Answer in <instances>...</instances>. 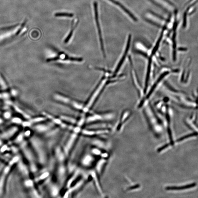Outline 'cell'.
Wrapping results in <instances>:
<instances>
[{"mask_svg":"<svg viewBox=\"0 0 198 198\" xmlns=\"http://www.w3.org/2000/svg\"><path fill=\"white\" fill-rule=\"evenodd\" d=\"M31 143L40 163L42 165L46 164L48 161L47 149L44 140L40 138L34 137L31 139Z\"/></svg>","mask_w":198,"mask_h":198,"instance_id":"obj_1","label":"cell"},{"mask_svg":"<svg viewBox=\"0 0 198 198\" xmlns=\"http://www.w3.org/2000/svg\"><path fill=\"white\" fill-rule=\"evenodd\" d=\"M79 134L74 132L72 133L62 146L63 151L66 157H68L74 149L77 142Z\"/></svg>","mask_w":198,"mask_h":198,"instance_id":"obj_2","label":"cell"},{"mask_svg":"<svg viewBox=\"0 0 198 198\" xmlns=\"http://www.w3.org/2000/svg\"><path fill=\"white\" fill-rule=\"evenodd\" d=\"M106 81H107V80L105 79H103L102 81H101L100 84H99V86L96 88L94 93H93L87 104L83 108V110L84 113L87 112L89 111V109L90 108L91 106H92L93 103L95 101L96 98L99 96L100 93L102 91V89L104 88L105 85L106 84Z\"/></svg>","mask_w":198,"mask_h":198,"instance_id":"obj_3","label":"cell"},{"mask_svg":"<svg viewBox=\"0 0 198 198\" xmlns=\"http://www.w3.org/2000/svg\"><path fill=\"white\" fill-rule=\"evenodd\" d=\"M67 168L63 163H59L56 168V176L60 186H62L66 181Z\"/></svg>","mask_w":198,"mask_h":198,"instance_id":"obj_4","label":"cell"},{"mask_svg":"<svg viewBox=\"0 0 198 198\" xmlns=\"http://www.w3.org/2000/svg\"><path fill=\"white\" fill-rule=\"evenodd\" d=\"M95 156L91 154L90 152L84 154L81 157L80 164L82 167L84 168H89L93 166L96 161Z\"/></svg>","mask_w":198,"mask_h":198,"instance_id":"obj_5","label":"cell"},{"mask_svg":"<svg viewBox=\"0 0 198 198\" xmlns=\"http://www.w3.org/2000/svg\"><path fill=\"white\" fill-rule=\"evenodd\" d=\"M54 127L55 124L51 121L48 123H39L36 124L33 127V129L36 132L44 134Z\"/></svg>","mask_w":198,"mask_h":198,"instance_id":"obj_6","label":"cell"},{"mask_svg":"<svg viewBox=\"0 0 198 198\" xmlns=\"http://www.w3.org/2000/svg\"><path fill=\"white\" fill-rule=\"evenodd\" d=\"M94 6L95 12V16L96 21V26H97L98 28V32H99V41H100L101 50H102V52L103 53V54H104V55L105 56V52L104 44H103L102 33H101L100 26L99 23V14H98V3L96 2H94Z\"/></svg>","mask_w":198,"mask_h":198,"instance_id":"obj_7","label":"cell"},{"mask_svg":"<svg viewBox=\"0 0 198 198\" xmlns=\"http://www.w3.org/2000/svg\"><path fill=\"white\" fill-rule=\"evenodd\" d=\"M108 129H82L81 133L83 135L87 136H93L102 135L105 134L108 132Z\"/></svg>","mask_w":198,"mask_h":198,"instance_id":"obj_8","label":"cell"},{"mask_svg":"<svg viewBox=\"0 0 198 198\" xmlns=\"http://www.w3.org/2000/svg\"><path fill=\"white\" fill-rule=\"evenodd\" d=\"M13 166L12 165L9 163L3 169L2 174L0 176V196H2L3 194L7 176L11 170V167Z\"/></svg>","mask_w":198,"mask_h":198,"instance_id":"obj_9","label":"cell"},{"mask_svg":"<svg viewBox=\"0 0 198 198\" xmlns=\"http://www.w3.org/2000/svg\"><path fill=\"white\" fill-rule=\"evenodd\" d=\"M54 157L59 163H63L66 157L60 146H57L54 150Z\"/></svg>","mask_w":198,"mask_h":198,"instance_id":"obj_10","label":"cell"},{"mask_svg":"<svg viewBox=\"0 0 198 198\" xmlns=\"http://www.w3.org/2000/svg\"><path fill=\"white\" fill-rule=\"evenodd\" d=\"M131 38V35H129V37H128L127 46L126 47L125 50L124 54L123 55L122 58H121L120 61L119 63H118L117 66H116L115 70L114 72V76L119 71L121 66H122L123 63H124L125 59L126 57V56H127L128 53V51L129 50V47H130Z\"/></svg>","mask_w":198,"mask_h":198,"instance_id":"obj_11","label":"cell"},{"mask_svg":"<svg viewBox=\"0 0 198 198\" xmlns=\"http://www.w3.org/2000/svg\"><path fill=\"white\" fill-rule=\"evenodd\" d=\"M81 169L76 168L74 172L72 173V175L71 176L70 178L68 179L66 184V187L67 189L69 188L72 185L76 180L77 179L78 177L81 175Z\"/></svg>","mask_w":198,"mask_h":198,"instance_id":"obj_12","label":"cell"},{"mask_svg":"<svg viewBox=\"0 0 198 198\" xmlns=\"http://www.w3.org/2000/svg\"><path fill=\"white\" fill-rule=\"evenodd\" d=\"M89 175L91 176V178L94 181L95 185L96 188L97 189L98 192L99 194H101V195H102V190L101 189L100 184L99 178H98L97 174H96L95 171L92 170L90 171Z\"/></svg>","mask_w":198,"mask_h":198,"instance_id":"obj_13","label":"cell"},{"mask_svg":"<svg viewBox=\"0 0 198 198\" xmlns=\"http://www.w3.org/2000/svg\"><path fill=\"white\" fill-rule=\"evenodd\" d=\"M59 184L55 183H50L49 184V190L51 197H57L59 194L60 192V187Z\"/></svg>","mask_w":198,"mask_h":198,"instance_id":"obj_14","label":"cell"},{"mask_svg":"<svg viewBox=\"0 0 198 198\" xmlns=\"http://www.w3.org/2000/svg\"><path fill=\"white\" fill-rule=\"evenodd\" d=\"M169 74V72H166L163 73V74H161V75L159 76V77L158 78L157 80L156 81L155 83H154V85H153V86L150 89V90L149 91L148 93V94L147 95V96H146V99H148L150 97L151 95H152L153 92H154L155 89L156 87H157L158 84L160 83L161 81L166 76H167V75Z\"/></svg>","mask_w":198,"mask_h":198,"instance_id":"obj_15","label":"cell"},{"mask_svg":"<svg viewBox=\"0 0 198 198\" xmlns=\"http://www.w3.org/2000/svg\"><path fill=\"white\" fill-rule=\"evenodd\" d=\"M106 160L101 158L96 163L95 166V171L98 175H100L102 173L103 168L104 167L105 164L106 163Z\"/></svg>","mask_w":198,"mask_h":198,"instance_id":"obj_16","label":"cell"},{"mask_svg":"<svg viewBox=\"0 0 198 198\" xmlns=\"http://www.w3.org/2000/svg\"><path fill=\"white\" fill-rule=\"evenodd\" d=\"M60 130L61 129L60 128L55 127L53 128L47 132L45 133L44 134L45 137L48 139L55 137L59 134Z\"/></svg>","mask_w":198,"mask_h":198,"instance_id":"obj_17","label":"cell"},{"mask_svg":"<svg viewBox=\"0 0 198 198\" xmlns=\"http://www.w3.org/2000/svg\"><path fill=\"white\" fill-rule=\"evenodd\" d=\"M85 181V180L84 179H80L76 184H74V185H72L71 187L68 188L67 190L69 194L80 188L81 186L84 185Z\"/></svg>","mask_w":198,"mask_h":198,"instance_id":"obj_18","label":"cell"},{"mask_svg":"<svg viewBox=\"0 0 198 198\" xmlns=\"http://www.w3.org/2000/svg\"><path fill=\"white\" fill-rule=\"evenodd\" d=\"M151 64H152V57H150L149 59L148 63V66L147 68V74H146L145 81V88L144 89V93H145L146 92V90H147L148 86V83L150 77V75Z\"/></svg>","mask_w":198,"mask_h":198,"instance_id":"obj_19","label":"cell"},{"mask_svg":"<svg viewBox=\"0 0 198 198\" xmlns=\"http://www.w3.org/2000/svg\"><path fill=\"white\" fill-rule=\"evenodd\" d=\"M109 1L119 6L126 13H127L130 16V17L134 20V21H137V19L136 17L134 15L131 13L130 11L128 10L125 7H124L123 5L121 4L120 3L118 2V1H116L115 0H109Z\"/></svg>","mask_w":198,"mask_h":198,"instance_id":"obj_20","label":"cell"},{"mask_svg":"<svg viewBox=\"0 0 198 198\" xmlns=\"http://www.w3.org/2000/svg\"><path fill=\"white\" fill-rule=\"evenodd\" d=\"M166 28H167V27H166V26H164L162 30V32L161 33L159 39H158L157 42L156 43L155 46H154V49L153 50L152 53H151V57H152V56H154L155 54L156 51H157V50L158 48H159V45L160 44L161 39H162L164 31L166 29Z\"/></svg>","mask_w":198,"mask_h":198,"instance_id":"obj_21","label":"cell"},{"mask_svg":"<svg viewBox=\"0 0 198 198\" xmlns=\"http://www.w3.org/2000/svg\"><path fill=\"white\" fill-rule=\"evenodd\" d=\"M18 130L17 127H13L10 129L9 130L7 131L2 134L3 137L4 139H8L12 137L15 133H16Z\"/></svg>","mask_w":198,"mask_h":198,"instance_id":"obj_22","label":"cell"},{"mask_svg":"<svg viewBox=\"0 0 198 198\" xmlns=\"http://www.w3.org/2000/svg\"><path fill=\"white\" fill-rule=\"evenodd\" d=\"M60 119L64 122L65 121V122L69 123L72 125H74V124H76L78 122V121L76 119L69 116H61L60 117Z\"/></svg>","mask_w":198,"mask_h":198,"instance_id":"obj_23","label":"cell"},{"mask_svg":"<svg viewBox=\"0 0 198 198\" xmlns=\"http://www.w3.org/2000/svg\"><path fill=\"white\" fill-rule=\"evenodd\" d=\"M54 97L56 100L65 103V104H69L71 102V99H69V98L59 94H55Z\"/></svg>","mask_w":198,"mask_h":198,"instance_id":"obj_24","label":"cell"},{"mask_svg":"<svg viewBox=\"0 0 198 198\" xmlns=\"http://www.w3.org/2000/svg\"><path fill=\"white\" fill-rule=\"evenodd\" d=\"M196 185V184L194 183H193L192 184L181 186V187H168L167 189L169 190H182L190 188L195 187Z\"/></svg>","mask_w":198,"mask_h":198,"instance_id":"obj_25","label":"cell"},{"mask_svg":"<svg viewBox=\"0 0 198 198\" xmlns=\"http://www.w3.org/2000/svg\"><path fill=\"white\" fill-rule=\"evenodd\" d=\"M9 87L5 80L0 74V89L3 91L7 90Z\"/></svg>","mask_w":198,"mask_h":198,"instance_id":"obj_26","label":"cell"},{"mask_svg":"<svg viewBox=\"0 0 198 198\" xmlns=\"http://www.w3.org/2000/svg\"><path fill=\"white\" fill-rule=\"evenodd\" d=\"M50 174V172L49 171H45V172H43L42 174H41L39 176H38L36 181L39 182V181H44L45 180L47 179L49 177Z\"/></svg>","mask_w":198,"mask_h":198,"instance_id":"obj_27","label":"cell"},{"mask_svg":"<svg viewBox=\"0 0 198 198\" xmlns=\"http://www.w3.org/2000/svg\"><path fill=\"white\" fill-rule=\"evenodd\" d=\"M47 119L46 116H41V117H38L33 118L31 119L30 121L32 123H39L43 121H44Z\"/></svg>","mask_w":198,"mask_h":198,"instance_id":"obj_28","label":"cell"},{"mask_svg":"<svg viewBox=\"0 0 198 198\" xmlns=\"http://www.w3.org/2000/svg\"><path fill=\"white\" fill-rule=\"evenodd\" d=\"M90 153L93 155L95 156H100L102 152H101V149L99 148L94 147L91 149Z\"/></svg>","mask_w":198,"mask_h":198,"instance_id":"obj_29","label":"cell"},{"mask_svg":"<svg viewBox=\"0 0 198 198\" xmlns=\"http://www.w3.org/2000/svg\"><path fill=\"white\" fill-rule=\"evenodd\" d=\"M56 17H72L74 14L72 13H57L54 15Z\"/></svg>","mask_w":198,"mask_h":198,"instance_id":"obj_30","label":"cell"},{"mask_svg":"<svg viewBox=\"0 0 198 198\" xmlns=\"http://www.w3.org/2000/svg\"><path fill=\"white\" fill-rule=\"evenodd\" d=\"M198 135V133L197 132L193 133H191V134H188L187 135L183 136L182 137L180 138L179 139H177V140L176 141H177V142H180V141L184 140V139H187V138L192 137V136H197Z\"/></svg>","mask_w":198,"mask_h":198,"instance_id":"obj_31","label":"cell"},{"mask_svg":"<svg viewBox=\"0 0 198 198\" xmlns=\"http://www.w3.org/2000/svg\"><path fill=\"white\" fill-rule=\"evenodd\" d=\"M25 184L26 187L29 188H32L34 187V182L32 180L28 179L25 182Z\"/></svg>","mask_w":198,"mask_h":198,"instance_id":"obj_32","label":"cell"},{"mask_svg":"<svg viewBox=\"0 0 198 198\" xmlns=\"http://www.w3.org/2000/svg\"><path fill=\"white\" fill-rule=\"evenodd\" d=\"M86 122V118L85 117V116L84 115H82V116H81V119H80L78 121L76 125H77V126L81 127Z\"/></svg>","mask_w":198,"mask_h":198,"instance_id":"obj_33","label":"cell"},{"mask_svg":"<svg viewBox=\"0 0 198 198\" xmlns=\"http://www.w3.org/2000/svg\"><path fill=\"white\" fill-rule=\"evenodd\" d=\"M73 107L78 110H83L84 107H83L82 105L79 102H76V101H73L72 103Z\"/></svg>","mask_w":198,"mask_h":198,"instance_id":"obj_34","label":"cell"},{"mask_svg":"<svg viewBox=\"0 0 198 198\" xmlns=\"http://www.w3.org/2000/svg\"><path fill=\"white\" fill-rule=\"evenodd\" d=\"M77 24H76L74 27L72 28V29H71V30L70 31V32H69V35L68 36L67 38H66L65 39V40L64 41V43L65 44L67 43L68 41H69L70 39H71L72 36L73 32L76 26H77Z\"/></svg>","mask_w":198,"mask_h":198,"instance_id":"obj_35","label":"cell"},{"mask_svg":"<svg viewBox=\"0 0 198 198\" xmlns=\"http://www.w3.org/2000/svg\"><path fill=\"white\" fill-rule=\"evenodd\" d=\"M3 116L5 119H9L11 117V113L9 111H6L2 113Z\"/></svg>","mask_w":198,"mask_h":198,"instance_id":"obj_36","label":"cell"},{"mask_svg":"<svg viewBox=\"0 0 198 198\" xmlns=\"http://www.w3.org/2000/svg\"><path fill=\"white\" fill-rule=\"evenodd\" d=\"M11 122L16 124H21L22 123L23 121L20 118L14 117L11 119Z\"/></svg>","mask_w":198,"mask_h":198,"instance_id":"obj_37","label":"cell"},{"mask_svg":"<svg viewBox=\"0 0 198 198\" xmlns=\"http://www.w3.org/2000/svg\"><path fill=\"white\" fill-rule=\"evenodd\" d=\"M32 189V194L33 196H34V197L37 198L41 197V196L37 192V190L34 189V187H33Z\"/></svg>","mask_w":198,"mask_h":198,"instance_id":"obj_38","label":"cell"},{"mask_svg":"<svg viewBox=\"0 0 198 198\" xmlns=\"http://www.w3.org/2000/svg\"><path fill=\"white\" fill-rule=\"evenodd\" d=\"M23 136L22 134H20L16 138V141L18 142H20L23 140Z\"/></svg>","mask_w":198,"mask_h":198,"instance_id":"obj_39","label":"cell"},{"mask_svg":"<svg viewBox=\"0 0 198 198\" xmlns=\"http://www.w3.org/2000/svg\"><path fill=\"white\" fill-rule=\"evenodd\" d=\"M23 126L25 127H30L32 125V123L30 121H25V122H23L22 123Z\"/></svg>","mask_w":198,"mask_h":198,"instance_id":"obj_40","label":"cell"},{"mask_svg":"<svg viewBox=\"0 0 198 198\" xmlns=\"http://www.w3.org/2000/svg\"><path fill=\"white\" fill-rule=\"evenodd\" d=\"M31 135V131L29 130L26 131L25 132L24 134V136H26V137H29Z\"/></svg>","mask_w":198,"mask_h":198,"instance_id":"obj_41","label":"cell"},{"mask_svg":"<svg viewBox=\"0 0 198 198\" xmlns=\"http://www.w3.org/2000/svg\"><path fill=\"white\" fill-rule=\"evenodd\" d=\"M8 149V146L6 145H3L1 148V151L2 152H3L6 151Z\"/></svg>","mask_w":198,"mask_h":198,"instance_id":"obj_42","label":"cell"},{"mask_svg":"<svg viewBox=\"0 0 198 198\" xmlns=\"http://www.w3.org/2000/svg\"><path fill=\"white\" fill-rule=\"evenodd\" d=\"M3 122V120L2 118H0V124L2 123Z\"/></svg>","mask_w":198,"mask_h":198,"instance_id":"obj_43","label":"cell"},{"mask_svg":"<svg viewBox=\"0 0 198 198\" xmlns=\"http://www.w3.org/2000/svg\"><path fill=\"white\" fill-rule=\"evenodd\" d=\"M179 50H185V49H184V48H180Z\"/></svg>","mask_w":198,"mask_h":198,"instance_id":"obj_44","label":"cell"},{"mask_svg":"<svg viewBox=\"0 0 198 198\" xmlns=\"http://www.w3.org/2000/svg\"><path fill=\"white\" fill-rule=\"evenodd\" d=\"M2 145V141L0 139V146Z\"/></svg>","mask_w":198,"mask_h":198,"instance_id":"obj_45","label":"cell"},{"mask_svg":"<svg viewBox=\"0 0 198 198\" xmlns=\"http://www.w3.org/2000/svg\"><path fill=\"white\" fill-rule=\"evenodd\" d=\"M2 114V113L1 111H0V114Z\"/></svg>","mask_w":198,"mask_h":198,"instance_id":"obj_46","label":"cell"}]
</instances>
